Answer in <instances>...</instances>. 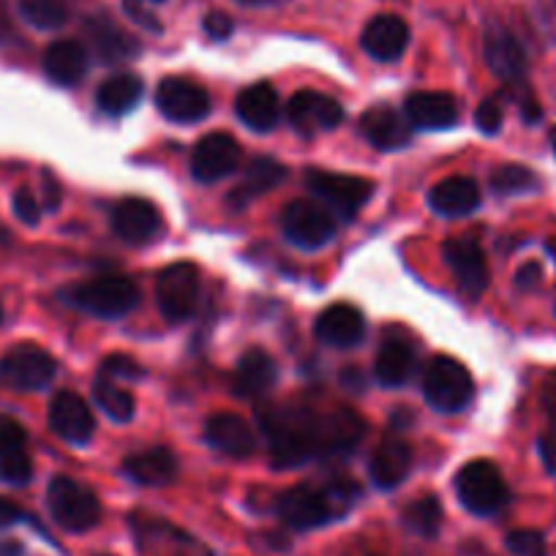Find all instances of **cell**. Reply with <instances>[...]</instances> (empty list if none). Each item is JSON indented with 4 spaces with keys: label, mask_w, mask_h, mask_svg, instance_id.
<instances>
[{
    "label": "cell",
    "mask_w": 556,
    "mask_h": 556,
    "mask_svg": "<svg viewBox=\"0 0 556 556\" xmlns=\"http://www.w3.org/2000/svg\"><path fill=\"white\" fill-rule=\"evenodd\" d=\"M270 447V464L276 469H295L312 458L346 456L361 445L366 424L346 406L312 409L303 404L270 406L260 415Z\"/></svg>",
    "instance_id": "obj_1"
},
{
    "label": "cell",
    "mask_w": 556,
    "mask_h": 556,
    "mask_svg": "<svg viewBox=\"0 0 556 556\" xmlns=\"http://www.w3.org/2000/svg\"><path fill=\"white\" fill-rule=\"evenodd\" d=\"M357 500H361V485L352 483L350 478L330 480L323 485H295L278 496V516L287 527L308 532L344 518Z\"/></svg>",
    "instance_id": "obj_2"
},
{
    "label": "cell",
    "mask_w": 556,
    "mask_h": 556,
    "mask_svg": "<svg viewBox=\"0 0 556 556\" xmlns=\"http://www.w3.org/2000/svg\"><path fill=\"white\" fill-rule=\"evenodd\" d=\"M139 287L126 276H96L63 292V301L99 319H121L139 306Z\"/></svg>",
    "instance_id": "obj_3"
},
{
    "label": "cell",
    "mask_w": 556,
    "mask_h": 556,
    "mask_svg": "<svg viewBox=\"0 0 556 556\" xmlns=\"http://www.w3.org/2000/svg\"><path fill=\"white\" fill-rule=\"evenodd\" d=\"M456 494L458 502L467 507L472 516L489 518L496 516L510 502V489H507L505 478L500 469L485 458L469 462L458 469L456 475Z\"/></svg>",
    "instance_id": "obj_4"
},
{
    "label": "cell",
    "mask_w": 556,
    "mask_h": 556,
    "mask_svg": "<svg viewBox=\"0 0 556 556\" xmlns=\"http://www.w3.org/2000/svg\"><path fill=\"white\" fill-rule=\"evenodd\" d=\"M424 395L431 409L442 412V415H456V412L467 409L469 401L475 399L472 374L456 357L437 355L426 366Z\"/></svg>",
    "instance_id": "obj_5"
},
{
    "label": "cell",
    "mask_w": 556,
    "mask_h": 556,
    "mask_svg": "<svg viewBox=\"0 0 556 556\" xmlns=\"http://www.w3.org/2000/svg\"><path fill=\"white\" fill-rule=\"evenodd\" d=\"M47 507L52 521L66 532H88L101 521V502L90 489L72 478H52L47 489Z\"/></svg>",
    "instance_id": "obj_6"
},
{
    "label": "cell",
    "mask_w": 556,
    "mask_h": 556,
    "mask_svg": "<svg viewBox=\"0 0 556 556\" xmlns=\"http://www.w3.org/2000/svg\"><path fill=\"white\" fill-rule=\"evenodd\" d=\"M156 301L167 323H186L200 303V270L191 262H175L164 267L156 281Z\"/></svg>",
    "instance_id": "obj_7"
},
{
    "label": "cell",
    "mask_w": 556,
    "mask_h": 556,
    "mask_svg": "<svg viewBox=\"0 0 556 556\" xmlns=\"http://www.w3.org/2000/svg\"><path fill=\"white\" fill-rule=\"evenodd\" d=\"M306 186L328 211L352 218L374 194V184L357 175H336L328 169H308Z\"/></svg>",
    "instance_id": "obj_8"
},
{
    "label": "cell",
    "mask_w": 556,
    "mask_h": 556,
    "mask_svg": "<svg viewBox=\"0 0 556 556\" xmlns=\"http://www.w3.org/2000/svg\"><path fill=\"white\" fill-rule=\"evenodd\" d=\"M281 232L292 245L306 251H317L328 245L336 235V218L319 202L295 200L281 213Z\"/></svg>",
    "instance_id": "obj_9"
},
{
    "label": "cell",
    "mask_w": 556,
    "mask_h": 556,
    "mask_svg": "<svg viewBox=\"0 0 556 556\" xmlns=\"http://www.w3.org/2000/svg\"><path fill=\"white\" fill-rule=\"evenodd\" d=\"M58 374L55 357L36 344H20L0 357V384L12 390H41Z\"/></svg>",
    "instance_id": "obj_10"
},
{
    "label": "cell",
    "mask_w": 556,
    "mask_h": 556,
    "mask_svg": "<svg viewBox=\"0 0 556 556\" xmlns=\"http://www.w3.org/2000/svg\"><path fill=\"white\" fill-rule=\"evenodd\" d=\"M442 256H445V265L451 267L462 295L478 301L489 287V262H485L483 245L472 235H458V238L445 240Z\"/></svg>",
    "instance_id": "obj_11"
},
{
    "label": "cell",
    "mask_w": 556,
    "mask_h": 556,
    "mask_svg": "<svg viewBox=\"0 0 556 556\" xmlns=\"http://www.w3.org/2000/svg\"><path fill=\"white\" fill-rule=\"evenodd\" d=\"M156 106L173 123H200L211 115V96L202 85L186 77L162 79L156 90Z\"/></svg>",
    "instance_id": "obj_12"
},
{
    "label": "cell",
    "mask_w": 556,
    "mask_h": 556,
    "mask_svg": "<svg viewBox=\"0 0 556 556\" xmlns=\"http://www.w3.org/2000/svg\"><path fill=\"white\" fill-rule=\"evenodd\" d=\"M240 159H243V148L238 146V139L224 131L207 134L191 153V175L200 184H218L240 167Z\"/></svg>",
    "instance_id": "obj_13"
},
{
    "label": "cell",
    "mask_w": 556,
    "mask_h": 556,
    "mask_svg": "<svg viewBox=\"0 0 556 556\" xmlns=\"http://www.w3.org/2000/svg\"><path fill=\"white\" fill-rule=\"evenodd\" d=\"M112 229L128 245H146L162 232V213L142 197H126L112 207Z\"/></svg>",
    "instance_id": "obj_14"
},
{
    "label": "cell",
    "mask_w": 556,
    "mask_h": 556,
    "mask_svg": "<svg viewBox=\"0 0 556 556\" xmlns=\"http://www.w3.org/2000/svg\"><path fill=\"white\" fill-rule=\"evenodd\" d=\"M287 115H290L292 128L298 134L312 137V134L339 128L344 121V106L330 96L317 93V90H301V93L292 96Z\"/></svg>",
    "instance_id": "obj_15"
},
{
    "label": "cell",
    "mask_w": 556,
    "mask_h": 556,
    "mask_svg": "<svg viewBox=\"0 0 556 556\" xmlns=\"http://www.w3.org/2000/svg\"><path fill=\"white\" fill-rule=\"evenodd\" d=\"M483 52L485 63H489V68L496 77L505 79L507 85H523L529 68L527 52H523L521 41H518L505 25H491V28L485 30Z\"/></svg>",
    "instance_id": "obj_16"
},
{
    "label": "cell",
    "mask_w": 556,
    "mask_h": 556,
    "mask_svg": "<svg viewBox=\"0 0 556 556\" xmlns=\"http://www.w3.org/2000/svg\"><path fill=\"white\" fill-rule=\"evenodd\" d=\"M50 429L68 445H88L96 431L93 412L77 393L61 390L50 404Z\"/></svg>",
    "instance_id": "obj_17"
},
{
    "label": "cell",
    "mask_w": 556,
    "mask_h": 556,
    "mask_svg": "<svg viewBox=\"0 0 556 556\" xmlns=\"http://www.w3.org/2000/svg\"><path fill=\"white\" fill-rule=\"evenodd\" d=\"M404 115L412 128L420 131H447L458 123V101L440 90H417L406 96Z\"/></svg>",
    "instance_id": "obj_18"
},
{
    "label": "cell",
    "mask_w": 556,
    "mask_h": 556,
    "mask_svg": "<svg viewBox=\"0 0 556 556\" xmlns=\"http://www.w3.org/2000/svg\"><path fill=\"white\" fill-rule=\"evenodd\" d=\"M34 478V462L28 453V434L9 415H0V480L9 485H25Z\"/></svg>",
    "instance_id": "obj_19"
},
{
    "label": "cell",
    "mask_w": 556,
    "mask_h": 556,
    "mask_svg": "<svg viewBox=\"0 0 556 556\" xmlns=\"http://www.w3.org/2000/svg\"><path fill=\"white\" fill-rule=\"evenodd\" d=\"M314 333L323 344L336 346V350H352L366 336V319L350 303H333L317 317Z\"/></svg>",
    "instance_id": "obj_20"
},
{
    "label": "cell",
    "mask_w": 556,
    "mask_h": 556,
    "mask_svg": "<svg viewBox=\"0 0 556 556\" xmlns=\"http://www.w3.org/2000/svg\"><path fill=\"white\" fill-rule=\"evenodd\" d=\"M85 36L90 41V50L96 52L101 63L106 66H115V63L131 61V58L139 55V41L134 36H128L126 30L117 28L110 17L104 14H96L85 23Z\"/></svg>",
    "instance_id": "obj_21"
},
{
    "label": "cell",
    "mask_w": 556,
    "mask_h": 556,
    "mask_svg": "<svg viewBox=\"0 0 556 556\" xmlns=\"http://www.w3.org/2000/svg\"><path fill=\"white\" fill-rule=\"evenodd\" d=\"M406 45H409V28L395 14H379V17H374L363 28L361 36V47L366 50V55L382 63L399 61L404 55Z\"/></svg>",
    "instance_id": "obj_22"
},
{
    "label": "cell",
    "mask_w": 556,
    "mask_h": 556,
    "mask_svg": "<svg viewBox=\"0 0 556 556\" xmlns=\"http://www.w3.org/2000/svg\"><path fill=\"white\" fill-rule=\"evenodd\" d=\"M205 442L213 451L229 458H249L256 451V431L243 417L222 412L205 424Z\"/></svg>",
    "instance_id": "obj_23"
},
{
    "label": "cell",
    "mask_w": 556,
    "mask_h": 556,
    "mask_svg": "<svg viewBox=\"0 0 556 556\" xmlns=\"http://www.w3.org/2000/svg\"><path fill=\"white\" fill-rule=\"evenodd\" d=\"M361 134L377 151H401V148L409 146L412 126L393 106L377 104L361 117Z\"/></svg>",
    "instance_id": "obj_24"
},
{
    "label": "cell",
    "mask_w": 556,
    "mask_h": 556,
    "mask_svg": "<svg viewBox=\"0 0 556 556\" xmlns=\"http://www.w3.org/2000/svg\"><path fill=\"white\" fill-rule=\"evenodd\" d=\"M88 47L83 41L61 39L47 47L41 66H45V74L52 83L61 85V88H74L88 74Z\"/></svg>",
    "instance_id": "obj_25"
},
{
    "label": "cell",
    "mask_w": 556,
    "mask_h": 556,
    "mask_svg": "<svg viewBox=\"0 0 556 556\" xmlns=\"http://www.w3.org/2000/svg\"><path fill=\"white\" fill-rule=\"evenodd\" d=\"M417 371V350L406 339H388L382 341L374 361V377L384 388H404Z\"/></svg>",
    "instance_id": "obj_26"
},
{
    "label": "cell",
    "mask_w": 556,
    "mask_h": 556,
    "mask_svg": "<svg viewBox=\"0 0 556 556\" xmlns=\"http://www.w3.org/2000/svg\"><path fill=\"white\" fill-rule=\"evenodd\" d=\"M235 112H238L240 123L251 131H270L281 117V101L278 93L267 83H256L251 88L240 90L238 101H235Z\"/></svg>",
    "instance_id": "obj_27"
},
{
    "label": "cell",
    "mask_w": 556,
    "mask_h": 556,
    "mask_svg": "<svg viewBox=\"0 0 556 556\" xmlns=\"http://www.w3.org/2000/svg\"><path fill=\"white\" fill-rule=\"evenodd\" d=\"M123 472L139 485H169L178 475V458L169 447H148V451H139L134 456H128L123 462Z\"/></svg>",
    "instance_id": "obj_28"
},
{
    "label": "cell",
    "mask_w": 556,
    "mask_h": 556,
    "mask_svg": "<svg viewBox=\"0 0 556 556\" xmlns=\"http://www.w3.org/2000/svg\"><path fill=\"white\" fill-rule=\"evenodd\" d=\"M278 366L265 350H249L240 355L238 366H235L232 390L240 399H256V395L267 393L276 384Z\"/></svg>",
    "instance_id": "obj_29"
},
{
    "label": "cell",
    "mask_w": 556,
    "mask_h": 556,
    "mask_svg": "<svg viewBox=\"0 0 556 556\" xmlns=\"http://www.w3.org/2000/svg\"><path fill=\"white\" fill-rule=\"evenodd\" d=\"M429 205L431 211L445 218L469 216L480 207V186L472 178H464V175L445 178L431 189Z\"/></svg>",
    "instance_id": "obj_30"
},
{
    "label": "cell",
    "mask_w": 556,
    "mask_h": 556,
    "mask_svg": "<svg viewBox=\"0 0 556 556\" xmlns=\"http://www.w3.org/2000/svg\"><path fill=\"white\" fill-rule=\"evenodd\" d=\"M412 469V447L401 440H388L374 451L368 462V475L377 489H399Z\"/></svg>",
    "instance_id": "obj_31"
},
{
    "label": "cell",
    "mask_w": 556,
    "mask_h": 556,
    "mask_svg": "<svg viewBox=\"0 0 556 556\" xmlns=\"http://www.w3.org/2000/svg\"><path fill=\"white\" fill-rule=\"evenodd\" d=\"M285 178H287V169L281 167L276 159H267V156L251 159L249 167H245L243 173V180H240L238 189L232 191L229 202H232L235 207H245L254 197L267 194V191L276 189L278 184H285Z\"/></svg>",
    "instance_id": "obj_32"
},
{
    "label": "cell",
    "mask_w": 556,
    "mask_h": 556,
    "mask_svg": "<svg viewBox=\"0 0 556 556\" xmlns=\"http://www.w3.org/2000/svg\"><path fill=\"white\" fill-rule=\"evenodd\" d=\"M142 93H146V85H142V79L137 74H115V77L104 79L99 85V90H96V104L106 115L121 117L128 115L139 104Z\"/></svg>",
    "instance_id": "obj_33"
},
{
    "label": "cell",
    "mask_w": 556,
    "mask_h": 556,
    "mask_svg": "<svg viewBox=\"0 0 556 556\" xmlns=\"http://www.w3.org/2000/svg\"><path fill=\"white\" fill-rule=\"evenodd\" d=\"M401 521H404V527L409 529L412 534H417V538H437L442 529V502L437 500V494L417 496L415 502H409V505L404 507Z\"/></svg>",
    "instance_id": "obj_34"
},
{
    "label": "cell",
    "mask_w": 556,
    "mask_h": 556,
    "mask_svg": "<svg viewBox=\"0 0 556 556\" xmlns=\"http://www.w3.org/2000/svg\"><path fill=\"white\" fill-rule=\"evenodd\" d=\"M93 399L96 404L104 409V415L115 424H128L134 417V395L131 390L121 388V382L110 377H96L93 382Z\"/></svg>",
    "instance_id": "obj_35"
},
{
    "label": "cell",
    "mask_w": 556,
    "mask_h": 556,
    "mask_svg": "<svg viewBox=\"0 0 556 556\" xmlns=\"http://www.w3.org/2000/svg\"><path fill=\"white\" fill-rule=\"evenodd\" d=\"M20 14L39 30H58L68 23V0H17Z\"/></svg>",
    "instance_id": "obj_36"
},
{
    "label": "cell",
    "mask_w": 556,
    "mask_h": 556,
    "mask_svg": "<svg viewBox=\"0 0 556 556\" xmlns=\"http://www.w3.org/2000/svg\"><path fill=\"white\" fill-rule=\"evenodd\" d=\"M540 189V178L523 164H505L491 175V191L500 197L513 194H532Z\"/></svg>",
    "instance_id": "obj_37"
},
{
    "label": "cell",
    "mask_w": 556,
    "mask_h": 556,
    "mask_svg": "<svg viewBox=\"0 0 556 556\" xmlns=\"http://www.w3.org/2000/svg\"><path fill=\"white\" fill-rule=\"evenodd\" d=\"M543 409H545V429L540 434L538 447L545 469L556 475V374H551L543 388Z\"/></svg>",
    "instance_id": "obj_38"
},
{
    "label": "cell",
    "mask_w": 556,
    "mask_h": 556,
    "mask_svg": "<svg viewBox=\"0 0 556 556\" xmlns=\"http://www.w3.org/2000/svg\"><path fill=\"white\" fill-rule=\"evenodd\" d=\"M510 556H548V545L538 529H513L505 538Z\"/></svg>",
    "instance_id": "obj_39"
},
{
    "label": "cell",
    "mask_w": 556,
    "mask_h": 556,
    "mask_svg": "<svg viewBox=\"0 0 556 556\" xmlns=\"http://www.w3.org/2000/svg\"><path fill=\"white\" fill-rule=\"evenodd\" d=\"M101 377H110L115 379V382H139V379H146V368L139 366L134 357L128 355H110L101 361V368H99Z\"/></svg>",
    "instance_id": "obj_40"
},
{
    "label": "cell",
    "mask_w": 556,
    "mask_h": 556,
    "mask_svg": "<svg viewBox=\"0 0 556 556\" xmlns=\"http://www.w3.org/2000/svg\"><path fill=\"white\" fill-rule=\"evenodd\" d=\"M502 121H505V106H502L500 96H489V99H483V104H480L478 112H475V123H478L480 131L494 137V134H500Z\"/></svg>",
    "instance_id": "obj_41"
},
{
    "label": "cell",
    "mask_w": 556,
    "mask_h": 556,
    "mask_svg": "<svg viewBox=\"0 0 556 556\" xmlns=\"http://www.w3.org/2000/svg\"><path fill=\"white\" fill-rule=\"evenodd\" d=\"M12 205H14V213H17L20 222L28 224V227H36V224H39V218H41L39 202H36V197L30 194L28 189H20L17 194H14Z\"/></svg>",
    "instance_id": "obj_42"
},
{
    "label": "cell",
    "mask_w": 556,
    "mask_h": 556,
    "mask_svg": "<svg viewBox=\"0 0 556 556\" xmlns=\"http://www.w3.org/2000/svg\"><path fill=\"white\" fill-rule=\"evenodd\" d=\"M123 12L131 17V23H137L139 28L151 30V34H162V23L156 20V14L148 12L139 0H123Z\"/></svg>",
    "instance_id": "obj_43"
},
{
    "label": "cell",
    "mask_w": 556,
    "mask_h": 556,
    "mask_svg": "<svg viewBox=\"0 0 556 556\" xmlns=\"http://www.w3.org/2000/svg\"><path fill=\"white\" fill-rule=\"evenodd\" d=\"M202 28H205V34L211 36V39L224 41V39H229V36H232L235 23L224 12H211L205 17V23H202Z\"/></svg>",
    "instance_id": "obj_44"
},
{
    "label": "cell",
    "mask_w": 556,
    "mask_h": 556,
    "mask_svg": "<svg viewBox=\"0 0 556 556\" xmlns=\"http://www.w3.org/2000/svg\"><path fill=\"white\" fill-rule=\"evenodd\" d=\"M540 278H543V267H540L538 262H527V265L516 273V287L521 292H532L540 287Z\"/></svg>",
    "instance_id": "obj_45"
},
{
    "label": "cell",
    "mask_w": 556,
    "mask_h": 556,
    "mask_svg": "<svg viewBox=\"0 0 556 556\" xmlns=\"http://www.w3.org/2000/svg\"><path fill=\"white\" fill-rule=\"evenodd\" d=\"M41 186H45V205L47 211H58L61 207V184L52 178V173L47 169L45 178H41Z\"/></svg>",
    "instance_id": "obj_46"
},
{
    "label": "cell",
    "mask_w": 556,
    "mask_h": 556,
    "mask_svg": "<svg viewBox=\"0 0 556 556\" xmlns=\"http://www.w3.org/2000/svg\"><path fill=\"white\" fill-rule=\"evenodd\" d=\"M25 513L20 510V505H14L12 500H7V496H0V529L7 527H14L17 521H23Z\"/></svg>",
    "instance_id": "obj_47"
},
{
    "label": "cell",
    "mask_w": 556,
    "mask_h": 556,
    "mask_svg": "<svg viewBox=\"0 0 556 556\" xmlns=\"http://www.w3.org/2000/svg\"><path fill=\"white\" fill-rule=\"evenodd\" d=\"M240 7H249V9H265V7H278L281 0H235Z\"/></svg>",
    "instance_id": "obj_48"
},
{
    "label": "cell",
    "mask_w": 556,
    "mask_h": 556,
    "mask_svg": "<svg viewBox=\"0 0 556 556\" xmlns=\"http://www.w3.org/2000/svg\"><path fill=\"white\" fill-rule=\"evenodd\" d=\"M551 148H554V156H556V126L554 128H551Z\"/></svg>",
    "instance_id": "obj_49"
},
{
    "label": "cell",
    "mask_w": 556,
    "mask_h": 556,
    "mask_svg": "<svg viewBox=\"0 0 556 556\" xmlns=\"http://www.w3.org/2000/svg\"><path fill=\"white\" fill-rule=\"evenodd\" d=\"M0 323H3V308H0Z\"/></svg>",
    "instance_id": "obj_50"
},
{
    "label": "cell",
    "mask_w": 556,
    "mask_h": 556,
    "mask_svg": "<svg viewBox=\"0 0 556 556\" xmlns=\"http://www.w3.org/2000/svg\"><path fill=\"white\" fill-rule=\"evenodd\" d=\"M156 3H162V0H156Z\"/></svg>",
    "instance_id": "obj_51"
},
{
    "label": "cell",
    "mask_w": 556,
    "mask_h": 556,
    "mask_svg": "<svg viewBox=\"0 0 556 556\" xmlns=\"http://www.w3.org/2000/svg\"><path fill=\"white\" fill-rule=\"evenodd\" d=\"M554 314H556V306H554Z\"/></svg>",
    "instance_id": "obj_52"
}]
</instances>
